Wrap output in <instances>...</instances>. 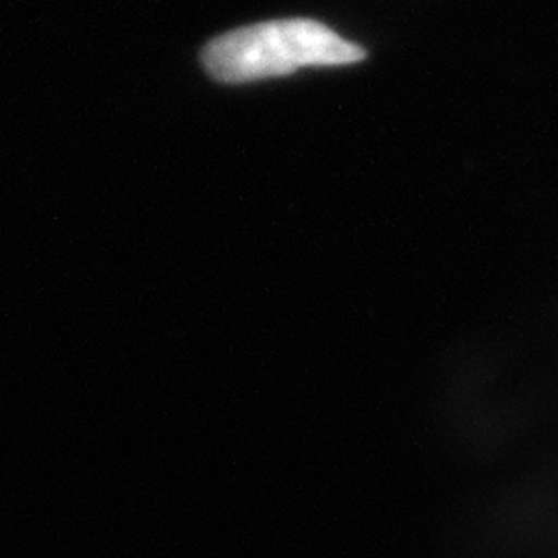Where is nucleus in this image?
Listing matches in <instances>:
<instances>
[{"instance_id":"nucleus-1","label":"nucleus","mask_w":558,"mask_h":558,"mask_svg":"<svg viewBox=\"0 0 558 558\" xmlns=\"http://www.w3.org/2000/svg\"><path fill=\"white\" fill-rule=\"evenodd\" d=\"M201 59L220 83H251L304 66L352 64L366 59V50L317 21L281 20L223 34L205 46Z\"/></svg>"}]
</instances>
